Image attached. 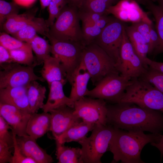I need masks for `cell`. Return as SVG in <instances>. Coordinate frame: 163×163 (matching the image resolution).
<instances>
[{
  "mask_svg": "<svg viewBox=\"0 0 163 163\" xmlns=\"http://www.w3.org/2000/svg\"><path fill=\"white\" fill-rule=\"evenodd\" d=\"M153 25L146 22L140 21L133 23L131 25L143 37L149 46L150 30Z\"/></svg>",
  "mask_w": 163,
  "mask_h": 163,
  "instance_id": "cell-38",
  "label": "cell"
},
{
  "mask_svg": "<svg viewBox=\"0 0 163 163\" xmlns=\"http://www.w3.org/2000/svg\"><path fill=\"white\" fill-rule=\"evenodd\" d=\"M110 6L100 0H83L79 10L107 14L106 11Z\"/></svg>",
  "mask_w": 163,
  "mask_h": 163,
  "instance_id": "cell-35",
  "label": "cell"
},
{
  "mask_svg": "<svg viewBox=\"0 0 163 163\" xmlns=\"http://www.w3.org/2000/svg\"><path fill=\"white\" fill-rule=\"evenodd\" d=\"M120 59L117 70L123 76L131 79L140 78L149 68L145 66L135 52L127 35L125 28L120 49Z\"/></svg>",
  "mask_w": 163,
  "mask_h": 163,
  "instance_id": "cell-11",
  "label": "cell"
},
{
  "mask_svg": "<svg viewBox=\"0 0 163 163\" xmlns=\"http://www.w3.org/2000/svg\"><path fill=\"white\" fill-rule=\"evenodd\" d=\"M107 124L129 131L161 134L163 113L133 103L107 104Z\"/></svg>",
  "mask_w": 163,
  "mask_h": 163,
  "instance_id": "cell-1",
  "label": "cell"
},
{
  "mask_svg": "<svg viewBox=\"0 0 163 163\" xmlns=\"http://www.w3.org/2000/svg\"><path fill=\"white\" fill-rule=\"evenodd\" d=\"M82 30L84 43L85 46L93 42L101 33L102 29L94 22L86 20H81Z\"/></svg>",
  "mask_w": 163,
  "mask_h": 163,
  "instance_id": "cell-31",
  "label": "cell"
},
{
  "mask_svg": "<svg viewBox=\"0 0 163 163\" xmlns=\"http://www.w3.org/2000/svg\"><path fill=\"white\" fill-rule=\"evenodd\" d=\"M67 82V80L54 81L49 86L48 97L42 108L43 112H49L52 110L65 105L74 108V103L69 97L66 96L64 92L63 87Z\"/></svg>",
  "mask_w": 163,
  "mask_h": 163,
  "instance_id": "cell-18",
  "label": "cell"
},
{
  "mask_svg": "<svg viewBox=\"0 0 163 163\" xmlns=\"http://www.w3.org/2000/svg\"><path fill=\"white\" fill-rule=\"evenodd\" d=\"M11 148L8 144L0 141V163H11L13 155Z\"/></svg>",
  "mask_w": 163,
  "mask_h": 163,
  "instance_id": "cell-39",
  "label": "cell"
},
{
  "mask_svg": "<svg viewBox=\"0 0 163 163\" xmlns=\"http://www.w3.org/2000/svg\"><path fill=\"white\" fill-rule=\"evenodd\" d=\"M80 21L79 9L67 4L49 27L47 37L58 41L79 43L85 46Z\"/></svg>",
  "mask_w": 163,
  "mask_h": 163,
  "instance_id": "cell-3",
  "label": "cell"
},
{
  "mask_svg": "<svg viewBox=\"0 0 163 163\" xmlns=\"http://www.w3.org/2000/svg\"><path fill=\"white\" fill-rule=\"evenodd\" d=\"M49 17L46 20L48 26L49 27L53 24L60 13L61 9L57 5L51 2L48 7Z\"/></svg>",
  "mask_w": 163,
  "mask_h": 163,
  "instance_id": "cell-40",
  "label": "cell"
},
{
  "mask_svg": "<svg viewBox=\"0 0 163 163\" xmlns=\"http://www.w3.org/2000/svg\"><path fill=\"white\" fill-rule=\"evenodd\" d=\"M36 0H14L18 5L24 6H28L32 4Z\"/></svg>",
  "mask_w": 163,
  "mask_h": 163,
  "instance_id": "cell-46",
  "label": "cell"
},
{
  "mask_svg": "<svg viewBox=\"0 0 163 163\" xmlns=\"http://www.w3.org/2000/svg\"><path fill=\"white\" fill-rule=\"evenodd\" d=\"M111 2L113 5H114L116 4L120 0H110Z\"/></svg>",
  "mask_w": 163,
  "mask_h": 163,
  "instance_id": "cell-52",
  "label": "cell"
},
{
  "mask_svg": "<svg viewBox=\"0 0 163 163\" xmlns=\"http://www.w3.org/2000/svg\"><path fill=\"white\" fill-rule=\"evenodd\" d=\"M139 4H141L145 6L147 4L152 0H135Z\"/></svg>",
  "mask_w": 163,
  "mask_h": 163,
  "instance_id": "cell-50",
  "label": "cell"
},
{
  "mask_svg": "<svg viewBox=\"0 0 163 163\" xmlns=\"http://www.w3.org/2000/svg\"><path fill=\"white\" fill-rule=\"evenodd\" d=\"M0 44L9 50L30 46L29 43L21 41L6 32L0 33Z\"/></svg>",
  "mask_w": 163,
  "mask_h": 163,
  "instance_id": "cell-32",
  "label": "cell"
},
{
  "mask_svg": "<svg viewBox=\"0 0 163 163\" xmlns=\"http://www.w3.org/2000/svg\"><path fill=\"white\" fill-rule=\"evenodd\" d=\"M140 78L148 81L163 93V73L149 67Z\"/></svg>",
  "mask_w": 163,
  "mask_h": 163,
  "instance_id": "cell-34",
  "label": "cell"
},
{
  "mask_svg": "<svg viewBox=\"0 0 163 163\" xmlns=\"http://www.w3.org/2000/svg\"><path fill=\"white\" fill-rule=\"evenodd\" d=\"M51 115L50 131L54 139L73 125L82 121L74 113V109L67 105L64 106L50 111Z\"/></svg>",
  "mask_w": 163,
  "mask_h": 163,
  "instance_id": "cell-14",
  "label": "cell"
},
{
  "mask_svg": "<svg viewBox=\"0 0 163 163\" xmlns=\"http://www.w3.org/2000/svg\"><path fill=\"white\" fill-rule=\"evenodd\" d=\"M51 1L58 5L61 9L68 3L67 0H51Z\"/></svg>",
  "mask_w": 163,
  "mask_h": 163,
  "instance_id": "cell-48",
  "label": "cell"
},
{
  "mask_svg": "<svg viewBox=\"0 0 163 163\" xmlns=\"http://www.w3.org/2000/svg\"><path fill=\"white\" fill-rule=\"evenodd\" d=\"M11 129L10 126L4 119L0 116V141L8 144L11 148L13 147V136L9 131Z\"/></svg>",
  "mask_w": 163,
  "mask_h": 163,
  "instance_id": "cell-37",
  "label": "cell"
},
{
  "mask_svg": "<svg viewBox=\"0 0 163 163\" xmlns=\"http://www.w3.org/2000/svg\"><path fill=\"white\" fill-rule=\"evenodd\" d=\"M125 30L128 38L135 52L146 68L145 63L149 50V46L143 37L131 25H126Z\"/></svg>",
  "mask_w": 163,
  "mask_h": 163,
  "instance_id": "cell-26",
  "label": "cell"
},
{
  "mask_svg": "<svg viewBox=\"0 0 163 163\" xmlns=\"http://www.w3.org/2000/svg\"><path fill=\"white\" fill-rule=\"evenodd\" d=\"M132 79L120 102L133 103L163 113V93L141 78Z\"/></svg>",
  "mask_w": 163,
  "mask_h": 163,
  "instance_id": "cell-4",
  "label": "cell"
},
{
  "mask_svg": "<svg viewBox=\"0 0 163 163\" xmlns=\"http://www.w3.org/2000/svg\"><path fill=\"white\" fill-rule=\"evenodd\" d=\"M16 140L23 154L33 159L37 163H51L53 162L51 155L39 145L36 139L30 136L16 135Z\"/></svg>",
  "mask_w": 163,
  "mask_h": 163,
  "instance_id": "cell-16",
  "label": "cell"
},
{
  "mask_svg": "<svg viewBox=\"0 0 163 163\" xmlns=\"http://www.w3.org/2000/svg\"><path fill=\"white\" fill-rule=\"evenodd\" d=\"M107 102L103 99L83 97L74 102V113L83 121L107 124Z\"/></svg>",
  "mask_w": 163,
  "mask_h": 163,
  "instance_id": "cell-12",
  "label": "cell"
},
{
  "mask_svg": "<svg viewBox=\"0 0 163 163\" xmlns=\"http://www.w3.org/2000/svg\"><path fill=\"white\" fill-rule=\"evenodd\" d=\"M0 88L7 87L25 86L34 81H45L41 76L34 73L36 66H23L15 62L0 65Z\"/></svg>",
  "mask_w": 163,
  "mask_h": 163,
  "instance_id": "cell-10",
  "label": "cell"
},
{
  "mask_svg": "<svg viewBox=\"0 0 163 163\" xmlns=\"http://www.w3.org/2000/svg\"><path fill=\"white\" fill-rule=\"evenodd\" d=\"M46 91V87L37 81L31 82L27 86V96L32 113H37L40 109L43 108Z\"/></svg>",
  "mask_w": 163,
  "mask_h": 163,
  "instance_id": "cell-24",
  "label": "cell"
},
{
  "mask_svg": "<svg viewBox=\"0 0 163 163\" xmlns=\"http://www.w3.org/2000/svg\"><path fill=\"white\" fill-rule=\"evenodd\" d=\"M115 127L107 124H96L88 137H86L78 143L82 146L84 163H101V158L109 151Z\"/></svg>",
  "mask_w": 163,
  "mask_h": 163,
  "instance_id": "cell-6",
  "label": "cell"
},
{
  "mask_svg": "<svg viewBox=\"0 0 163 163\" xmlns=\"http://www.w3.org/2000/svg\"><path fill=\"white\" fill-rule=\"evenodd\" d=\"M41 8L44 9L48 7L51 0H40Z\"/></svg>",
  "mask_w": 163,
  "mask_h": 163,
  "instance_id": "cell-49",
  "label": "cell"
},
{
  "mask_svg": "<svg viewBox=\"0 0 163 163\" xmlns=\"http://www.w3.org/2000/svg\"><path fill=\"white\" fill-rule=\"evenodd\" d=\"M58 163H84L81 149L65 146L56 140Z\"/></svg>",
  "mask_w": 163,
  "mask_h": 163,
  "instance_id": "cell-27",
  "label": "cell"
},
{
  "mask_svg": "<svg viewBox=\"0 0 163 163\" xmlns=\"http://www.w3.org/2000/svg\"><path fill=\"white\" fill-rule=\"evenodd\" d=\"M133 81L132 79L119 72L111 73L99 81L94 88L88 90L86 96L102 99L112 104L119 103Z\"/></svg>",
  "mask_w": 163,
  "mask_h": 163,
  "instance_id": "cell-7",
  "label": "cell"
},
{
  "mask_svg": "<svg viewBox=\"0 0 163 163\" xmlns=\"http://www.w3.org/2000/svg\"><path fill=\"white\" fill-rule=\"evenodd\" d=\"M159 41L158 35L153 25L151 27L150 32V44L149 55L152 54L154 50L158 45Z\"/></svg>",
  "mask_w": 163,
  "mask_h": 163,
  "instance_id": "cell-41",
  "label": "cell"
},
{
  "mask_svg": "<svg viewBox=\"0 0 163 163\" xmlns=\"http://www.w3.org/2000/svg\"><path fill=\"white\" fill-rule=\"evenodd\" d=\"M43 63L40 72L49 86L54 81L67 80L66 73L58 58L49 55L45 58Z\"/></svg>",
  "mask_w": 163,
  "mask_h": 163,
  "instance_id": "cell-21",
  "label": "cell"
},
{
  "mask_svg": "<svg viewBox=\"0 0 163 163\" xmlns=\"http://www.w3.org/2000/svg\"><path fill=\"white\" fill-rule=\"evenodd\" d=\"M151 145L157 148L160 151L161 153V159L163 155V135L160 134L159 138L157 142H152Z\"/></svg>",
  "mask_w": 163,
  "mask_h": 163,
  "instance_id": "cell-45",
  "label": "cell"
},
{
  "mask_svg": "<svg viewBox=\"0 0 163 163\" xmlns=\"http://www.w3.org/2000/svg\"><path fill=\"white\" fill-rule=\"evenodd\" d=\"M115 17L113 16H110L107 14L96 22L95 24L102 30Z\"/></svg>",
  "mask_w": 163,
  "mask_h": 163,
  "instance_id": "cell-44",
  "label": "cell"
},
{
  "mask_svg": "<svg viewBox=\"0 0 163 163\" xmlns=\"http://www.w3.org/2000/svg\"><path fill=\"white\" fill-rule=\"evenodd\" d=\"M34 12L30 11L26 13L15 14L10 16L3 24L2 29L8 34L12 35L15 34L31 22L35 17Z\"/></svg>",
  "mask_w": 163,
  "mask_h": 163,
  "instance_id": "cell-25",
  "label": "cell"
},
{
  "mask_svg": "<svg viewBox=\"0 0 163 163\" xmlns=\"http://www.w3.org/2000/svg\"><path fill=\"white\" fill-rule=\"evenodd\" d=\"M153 2H156L159 6L163 9V0H152Z\"/></svg>",
  "mask_w": 163,
  "mask_h": 163,
  "instance_id": "cell-51",
  "label": "cell"
},
{
  "mask_svg": "<svg viewBox=\"0 0 163 163\" xmlns=\"http://www.w3.org/2000/svg\"><path fill=\"white\" fill-rule=\"evenodd\" d=\"M81 64L89 73L90 80L94 85L106 75L119 73L113 59L93 42L85 46Z\"/></svg>",
  "mask_w": 163,
  "mask_h": 163,
  "instance_id": "cell-5",
  "label": "cell"
},
{
  "mask_svg": "<svg viewBox=\"0 0 163 163\" xmlns=\"http://www.w3.org/2000/svg\"><path fill=\"white\" fill-rule=\"evenodd\" d=\"M36 56L37 66L43 63L45 58L51 53V47L48 42L37 35L29 43Z\"/></svg>",
  "mask_w": 163,
  "mask_h": 163,
  "instance_id": "cell-29",
  "label": "cell"
},
{
  "mask_svg": "<svg viewBox=\"0 0 163 163\" xmlns=\"http://www.w3.org/2000/svg\"><path fill=\"white\" fill-rule=\"evenodd\" d=\"M51 120L49 112L32 113L27 126V134L36 140L40 138L50 131Z\"/></svg>",
  "mask_w": 163,
  "mask_h": 163,
  "instance_id": "cell-19",
  "label": "cell"
},
{
  "mask_svg": "<svg viewBox=\"0 0 163 163\" xmlns=\"http://www.w3.org/2000/svg\"><path fill=\"white\" fill-rule=\"evenodd\" d=\"M49 30L46 20L42 18L35 17L28 25L12 36L21 41L28 43L37 34L47 37Z\"/></svg>",
  "mask_w": 163,
  "mask_h": 163,
  "instance_id": "cell-22",
  "label": "cell"
},
{
  "mask_svg": "<svg viewBox=\"0 0 163 163\" xmlns=\"http://www.w3.org/2000/svg\"><path fill=\"white\" fill-rule=\"evenodd\" d=\"M13 137L14 153L11 163H37L32 158L25 155L17 143L16 135L14 131L11 130Z\"/></svg>",
  "mask_w": 163,
  "mask_h": 163,
  "instance_id": "cell-36",
  "label": "cell"
},
{
  "mask_svg": "<svg viewBox=\"0 0 163 163\" xmlns=\"http://www.w3.org/2000/svg\"><path fill=\"white\" fill-rule=\"evenodd\" d=\"M95 125L82 120L71 127L55 140L62 144L72 141L78 143L86 137L88 133L92 131Z\"/></svg>",
  "mask_w": 163,
  "mask_h": 163,
  "instance_id": "cell-23",
  "label": "cell"
},
{
  "mask_svg": "<svg viewBox=\"0 0 163 163\" xmlns=\"http://www.w3.org/2000/svg\"><path fill=\"white\" fill-rule=\"evenodd\" d=\"M90 76L88 72L81 64L75 70L69 82L72 88L69 98L74 103L86 96L88 90L87 85Z\"/></svg>",
  "mask_w": 163,
  "mask_h": 163,
  "instance_id": "cell-20",
  "label": "cell"
},
{
  "mask_svg": "<svg viewBox=\"0 0 163 163\" xmlns=\"http://www.w3.org/2000/svg\"><path fill=\"white\" fill-rule=\"evenodd\" d=\"M13 62L27 66H37L31 46L9 50Z\"/></svg>",
  "mask_w": 163,
  "mask_h": 163,
  "instance_id": "cell-30",
  "label": "cell"
},
{
  "mask_svg": "<svg viewBox=\"0 0 163 163\" xmlns=\"http://www.w3.org/2000/svg\"><path fill=\"white\" fill-rule=\"evenodd\" d=\"M145 7L154 18L155 30L159 37V44L152 53L154 56L163 53V9L152 1L148 2Z\"/></svg>",
  "mask_w": 163,
  "mask_h": 163,
  "instance_id": "cell-28",
  "label": "cell"
},
{
  "mask_svg": "<svg viewBox=\"0 0 163 163\" xmlns=\"http://www.w3.org/2000/svg\"><path fill=\"white\" fill-rule=\"evenodd\" d=\"M160 134H145L142 132L129 131L115 127L109 149L113 155L112 161L144 163L140 158L142 149L149 143L157 142Z\"/></svg>",
  "mask_w": 163,
  "mask_h": 163,
  "instance_id": "cell-2",
  "label": "cell"
},
{
  "mask_svg": "<svg viewBox=\"0 0 163 163\" xmlns=\"http://www.w3.org/2000/svg\"><path fill=\"white\" fill-rule=\"evenodd\" d=\"M51 53L59 60L69 83L75 70L80 66L85 45L77 42L48 39Z\"/></svg>",
  "mask_w": 163,
  "mask_h": 163,
  "instance_id": "cell-8",
  "label": "cell"
},
{
  "mask_svg": "<svg viewBox=\"0 0 163 163\" xmlns=\"http://www.w3.org/2000/svg\"><path fill=\"white\" fill-rule=\"evenodd\" d=\"M145 63L149 67L163 73V62L152 60L147 57L145 59Z\"/></svg>",
  "mask_w": 163,
  "mask_h": 163,
  "instance_id": "cell-43",
  "label": "cell"
},
{
  "mask_svg": "<svg viewBox=\"0 0 163 163\" xmlns=\"http://www.w3.org/2000/svg\"><path fill=\"white\" fill-rule=\"evenodd\" d=\"M68 4L79 9L82 5L83 0H67Z\"/></svg>",
  "mask_w": 163,
  "mask_h": 163,
  "instance_id": "cell-47",
  "label": "cell"
},
{
  "mask_svg": "<svg viewBox=\"0 0 163 163\" xmlns=\"http://www.w3.org/2000/svg\"><path fill=\"white\" fill-rule=\"evenodd\" d=\"M32 113L7 104L0 102V116L11 128L17 136L28 135L26 128Z\"/></svg>",
  "mask_w": 163,
  "mask_h": 163,
  "instance_id": "cell-15",
  "label": "cell"
},
{
  "mask_svg": "<svg viewBox=\"0 0 163 163\" xmlns=\"http://www.w3.org/2000/svg\"><path fill=\"white\" fill-rule=\"evenodd\" d=\"M126 24L115 18L102 29L93 43L101 48L114 62L116 68L120 63V51ZM117 69V68H116Z\"/></svg>",
  "mask_w": 163,
  "mask_h": 163,
  "instance_id": "cell-9",
  "label": "cell"
},
{
  "mask_svg": "<svg viewBox=\"0 0 163 163\" xmlns=\"http://www.w3.org/2000/svg\"><path fill=\"white\" fill-rule=\"evenodd\" d=\"M107 14H111L123 22L132 23L144 21L153 24L147 13L144 11L135 0H120L107 10Z\"/></svg>",
  "mask_w": 163,
  "mask_h": 163,
  "instance_id": "cell-13",
  "label": "cell"
},
{
  "mask_svg": "<svg viewBox=\"0 0 163 163\" xmlns=\"http://www.w3.org/2000/svg\"><path fill=\"white\" fill-rule=\"evenodd\" d=\"M27 86L0 88V102L32 113L27 96Z\"/></svg>",
  "mask_w": 163,
  "mask_h": 163,
  "instance_id": "cell-17",
  "label": "cell"
},
{
  "mask_svg": "<svg viewBox=\"0 0 163 163\" xmlns=\"http://www.w3.org/2000/svg\"><path fill=\"white\" fill-rule=\"evenodd\" d=\"M19 8L15 2H8L0 0V25L2 29L3 24L10 16L18 14Z\"/></svg>",
  "mask_w": 163,
  "mask_h": 163,
  "instance_id": "cell-33",
  "label": "cell"
},
{
  "mask_svg": "<svg viewBox=\"0 0 163 163\" xmlns=\"http://www.w3.org/2000/svg\"><path fill=\"white\" fill-rule=\"evenodd\" d=\"M13 62L9 51L0 45V65Z\"/></svg>",
  "mask_w": 163,
  "mask_h": 163,
  "instance_id": "cell-42",
  "label": "cell"
}]
</instances>
